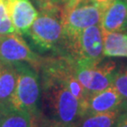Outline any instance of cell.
Masks as SVG:
<instances>
[{
    "label": "cell",
    "mask_w": 127,
    "mask_h": 127,
    "mask_svg": "<svg viewBox=\"0 0 127 127\" xmlns=\"http://www.w3.org/2000/svg\"><path fill=\"white\" fill-rule=\"evenodd\" d=\"M25 35L39 52H52L57 56L66 57L67 39L61 11L40 10Z\"/></svg>",
    "instance_id": "6da1fadb"
},
{
    "label": "cell",
    "mask_w": 127,
    "mask_h": 127,
    "mask_svg": "<svg viewBox=\"0 0 127 127\" xmlns=\"http://www.w3.org/2000/svg\"><path fill=\"white\" fill-rule=\"evenodd\" d=\"M13 65L17 71V82L9 104L14 108L28 112L34 118L37 116L41 91L38 70L27 62Z\"/></svg>",
    "instance_id": "7a4b0ae2"
},
{
    "label": "cell",
    "mask_w": 127,
    "mask_h": 127,
    "mask_svg": "<svg viewBox=\"0 0 127 127\" xmlns=\"http://www.w3.org/2000/svg\"><path fill=\"white\" fill-rule=\"evenodd\" d=\"M104 8L93 0L70 1L62 10L64 30L68 42L76 38L87 27L101 25ZM67 56V51H66Z\"/></svg>",
    "instance_id": "3957f363"
},
{
    "label": "cell",
    "mask_w": 127,
    "mask_h": 127,
    "mask_svg": "<svg viewBox=\"0 0 127 127\" xmlns=\"http://www.w3.org/2000/svg\"><path fill=\"white\" fill-rule=\"evenodd\" d=\"M66 57L81 63L95 64L103 60L104 38L101 25L87 27L69 41Z\"/></svg>",
    "instance_id": "277c9868"
},
{
    "label": "cell",
    "mask_w": 127,
    "mask_h": 127,
    "mask_svg": "<svg viewBox=\"0 0 127 127\" xmlns=\"http://www.w3.org/2000/svg\"><path fill=\"white\" fill-rule=\"evenodd\" d=\"M116 71L117 63L113 60H101L95 64L75 62L76 77L88 96L111 86Z\"/></svg>",
    "instance_id": "5b68a950"
},
{
    "label": "cell",
    "mask_w": 127,
    "mask_h": 127,
    "mask_svg": "<svg viewBox=\"0 0 127 127\" xmlns=\"http://www.w3.org/2000/svg\"><path fill=\"white\" fill-rule=\"evenodd\" d=\"M42 58L35 54L27 42L17 32L0 36V62L19 63L27 62L39 69Z\"/></svg>",
    "instance_id": "8992f818"
},
{
    "label": "cell",
    "mask_w": 127,
    "mask_h": 127,
    "mask_svg": "<svg viewBox=\"0 0 127 127\" xmlns=\"http://www.w3.org/2000/svg\"><path fill=\"white\" fill-rule=\"evenodd\" d=\"M15 31L25 35L38 16L30 0H3Z\"/></svg>",
    "instance_id": "52a82bcc"
},
{
    "label": "cell",
    "mask_w": 127,
    "mask_h": 127,
    "mask_svg": "<svg viewBox=\"0 0 127 127\" xmlns=\"http://www.w3.org/2000/svg\"><path fill=\"white\" fill-rule=\"evenodd\" d=\"M123 109V99L113 85L88 97L85 114L104 113Z\"/></svg>",
    "instance_id": "ba28073f"
},
{
    "label": "cell",
    "mask_w": 127,
    "mask_h": 127,
    "mask_svg": "<svg viewBox=\"0 0 127 127\" xmlns=\"http://www.w3.org/2000/svg\"><path fill=\"white\" fill-rule=\"evenodd\" d=\"M101 27L104 31H127V0H111L103 13Z\"/></svg>",
    "instance_id": "9c48e42d"
},
{
    "label": "cell",
    "mask_w": 127,
    "mask_h": 127,
    "mask_svg": "<svg viewBox=\"0 0 127 127\" xmlns=\"http://www.w3.org/2000/svg\"><path fill=\"white\" fill-rule=\"evenodd\" d=\"M104 56L127 58V33L118 31H104Z\"/></svg>",
    "instance_id": "30bf717a"
},
{
    "label": "cell",
    "mask_w": 127,
    "mask_h": 127,
    "mask_svg": "<svg viewBox=\"0 0 127 127\" xmlns=\"http://www.w3.org/2000/svg\"><path fill=\"white\" fill-rule=\"evenodd\" d=\"M17 82V71L13 64L0 62V103L9 104Z\"/></svg>",
    "instance_id": "8fae6325"
},
{
    "label": "cell",
    "mask_w": 127,
    "mask_h": 127,
    "mask_svg": "<svg viewBox=\"0 0 127 127\" xmlns=\"http://www.w3.org/2000/svg\"><path fill=\"white\" fill-rule=\"evenodd\" d=\"M123 109L104 113L85 114L74 127H115Z\"/></svg>",
    "instance_id": "7c38bea8"
},
{
    "label": "cell",
    "mask_w": 127,
    "mask_h": 127,
    "mask_svg": "<svg viewBox=\"0 0 127 127\" xmlns=\"http://www.w3.org/2000/svg\"><path fill=\"white\" fill-rule=\"evenodd\" d=\"M0 127H33V117L27 111L11 106L1 122Z\"/></svg>",
    "instance_id": "4fadbf2b"
},
{
    "label": "cell",
    "mask_w": 127,
    "mask_h": 127,
    "mask_svg": "<svg viewBox=\"0 0 127 127\" xmlns=\"http://www.w3.org/2000/svg\"><path fill=\"white\" fill-rule=\"evenodd\" d=\"M112 85L118 91L123 99V108L127 109V66L116 71Z\"/></svg>",
    "instance_id": "5bb4252c"
},
{
    "label": "cell",
    "mask_w": 127,
    "mask_h": 127,
    "mask_svg": "<svg viewBox=\"0 0 127 127\" xmlns=\"http://www.w3.org/2000/svg\"><path fill=\"white\" fill-rule=\"evenodd\" d=\"M41 11H61L71 0H34Z\"/></svg>",
    "instance_id": "9a60e30c"
},
{
    "label": "cell",
    "mask_w": 127,
    "mask_h": 127,
    "mask_svg": "<svg viewBox=\"0 0 127 127\" xmlns=\"http://www.w3.org/2000/svg\"><path fill=\"white\" fill-rule=\"evenodd\" d=\"M15 28L9 18L4 2H0V36L14 33Z\"/></svg>",
    "instance_id": "2e32d148"
},
{
    "label": "cell",
    "mask_w": 127,
    "mask_h": 127,
    "mask_svg": "<svg viewBox=\"0 0 127 127\" xmlns=\"http://www.w3.org/2000/svg\"><path fill=\"white\" fill-rule=\"evenodd\" d=\"M115 127H127V109L123 110L120 115Z\"/></svg>",
    "instance_id": "e0dca14e"
},
{
    "label": "cell",
    "mask_w": 127,
    "mask_h": 127,
    "mask_svg": "<svg viewBox=\"0 0 127 127\" xmlns=\"http://www.w3.org/2000/svg\"><path fill=\"white\" fill-rule=\"evenodd\" d=\"M10 107H11L10 104H3V103H0V124H1V122L3 121L5 115L7 114V112L9 111Z\"/></svg>",
    "instance_id": "ac0fdd59"
},
{
    "label": "cell",
    "mask_w": 127,
    "mask_h": 127,
    "mask_svg": "<svg viewBox=\"0 0 127 127\" xmlns=\"http://www.w3.org/2000/svg\"><path fill=\"white\" fill-rule=\"evenodd\" d=\"M94 2H96L97 4H99L100 6H102L103 8H106L107 7V5L111 2V0H93Z\"/></svg>",
    "instance_id": "d6986e66"
},
{
    "label": "cell",
    "mask_w": 127,
    "mask_h": 127,
    "mask_svg": "<svg viewBox=\"0 0 127 127\" xmlns=\"http://www.w3.org/2000/svg\"><path fill=\"white\" fill-rule=\"evenodd\" d=\"M72 2H75V1H78V0H71Z\"/></svg>",
    "instance_id": "ffe728a7"
},
{
    "label": "cell",
    "mask_w": 127,
    "mask_h": 127,
    "mask_svg": "<svg viewBox=\"0 0 127 127\" xmlns=\"http://www.w3.org/2000/svg\"><path fill=\"white\" fill-rule=\"evenodd\" d=\"M2 1H3V0H0V2H2Z\"/></svg>",
    "instance_id": "44dd1931"
}]
</instances>
